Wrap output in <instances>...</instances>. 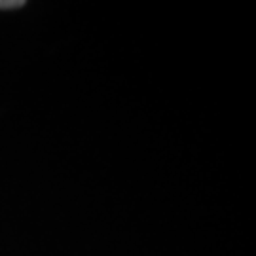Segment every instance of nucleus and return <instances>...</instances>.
Wrapping results in <instances>:
<instances>
[{
    "mask_svg": "<svg viewBox=\"0 0 256 256\" xmlns=\"http://www.w3.org/2000/svg\"><path fill=\"white\" fill-rule=\"evenodd\" d=\"M0 6H2V8H12V6H21V2H19V0H12V2H0Z\"/></svg>",
    "mask_w": 256,
    "mask_h": 256,
    "instance_id": "1",
    "label": "nucleus"
}]
</instances>
